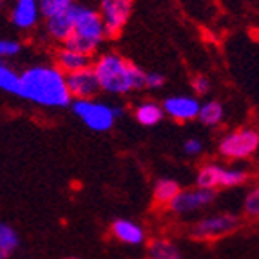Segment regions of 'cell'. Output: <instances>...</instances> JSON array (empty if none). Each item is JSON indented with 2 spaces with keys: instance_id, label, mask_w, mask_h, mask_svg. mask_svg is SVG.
<instances>
[{
  "instance_id": "5b68a950",
  "label": "cell",
  "mask_w": 259,
  "mask_h": 259,
  "mask_svg": "<svg viewBox=\"0 0 259 259\" xmlns=\"http://www.w3.org/2000/svg\"><path fill=\"white\" fill-rule=\"evenodd\" d=\"M259 147V134L252 127L225 134L220 142V154L227 160H246L252 158Z\"/></svg>"
},
{
  "instance_id": "ba28073f",
  "label": "cell",
  "mask_w": 259,
  "mask_h": 259,
  "mask_svg": "<svg viewBox=\"0 0 259 259\" xmlns=\"http://www.w3.org/2000/svg\"><path fill=\"white\" fill-rule=\"evenodd\" d=\"M214 198H216L214 190L196 187L192 190H180L167 207L170 208V212H174L178 216H185V214H190V212H198L201 208L208 207L214 201Z\"/></svg>"
},
{
  "instance_id": "ffe728a7",
  "label": "cell",
  "mask_w": 259,
  "mask_h": 259,
  "mask_svg": "<svg viewBox=\"0 0 259 259\" xmlns=\"http://www.w3.org/2000/svg\"><path fill=\"white\" fill-rule=\"evenodd\" d=\"M149 252H151V259H183L178 246L167 239H154Z\"/></svg>"
},
{
  "instance_id": "44dd1931",
  "label": "cell",
  "mask_w": 259,
  "mask_h": 259,
  "mask_svg": "<svg viewBox=\"0 0 259 259\" xmlns=\"http://www.w3.org/2000/svg\"><path fill=\"white\" fill-rule=\"evenodd\" d=\"M248 180V172L245 168L238 167H223L221 165V172H220V187H239Z\"/></svg>"
},
{
  "instance_id": "83f0119b",
  "label": "cell",
  "mask_w": 259,
  "mask_h": 259,
  "mask_svg": "<svg viewBox=\"0 0 259 259\" xmlns=\"http://www.w3.org/2000/svg\"><path fill=\"white\" fill-rule=\"evenodd\" d=\"M165 83V78L160 73H145V87L147 89H160Z\"/></svg>"
},
{
  "instance_id": "d4e9b609",
  "label": "cell",
  "mask_w": 259,
  "mask_h": 259,
  "mask_svg": "<svg viewBox=\"0 0 259 259\" xmlns=\"http://www.w3.org/2000/svg\"><path fill=\"white\" fill-rule=\"evenodd\" d=\"M243 208H245L246 216L257 218V214H259V190L257 189H252L250 192L245 196Z\"/></svg>"
},
{
  "instance_id": "277c9868",
  "label": "cell",
  "mask_w": 259,
  "mask_h": 259,
  "mask_svg": "<svg viewBox=\"0 0 259 259\" xmlns=\"http://www.w3.org/2000/svg\"><path fill=\"white\" fill-rule=\"evenodd\" d=\"M71 107H73L74 114H76L89 129L96 131V133L109 131L114 125V121H116V116H114V112H112V105L98 102L96 98L74 100L73 104H71Z\"/></svg>"
},
{
  "instance_id": "7402d4cb",
  "label": "cell",
  "mask_w": 259,
  "mask_h": 259,
  "mask_svg": "<svg viewBox=\"0 0 259 259\" xmlns=\"http://www.w3.org/2000/svg\"><path fill=\"white\" fill-rule=\"evenodd\" d=\"M40 9V17L51 18L55 15H60L74 4V0H36Z\"/></svg>"
},
{
  "instance_id": "5bb4252c",
  "label": "cell",
  "mask_w": 259,
  "mask_h": 259,
  "mask_svg": "<svg viewBox=\"0 0 259 259\" xmlns=\"http://www.w3.org/2000/svg\"><path fill=\"white\" fill-rule=\"evenodd\" d=\"M89 58H91V56H85V55H82V53L73 51V49L64 46L60 51L56 53V67L64 74H69L78 69H83L87 65H91L89 64Z\"/></svg>"
},
{
  "instance_id": "f1b7e54d",
  "label": "cell",
  "mask_w": 259,
  "mask_h": 259,
  "mask_svg": "<svg viewBox=\"0 0 259 259\" xmlns=\"http://www.w3.org/2000/svg\"><path fill=\"white\" fill-rule=\"evenodd\" d=\"M67 259H80V257H67Z\"/></svg>"
},
{
  "instance_id": "8992f818",
  "label": "cell",
  "mask_w": 259,
  "mask_h": 259,
  "mask_svg": "<svg viewBox=\"0 0 259 259\" xmlns=\"http://www.w3.org/2000/svg\"><path fill=\"white\" fill-rule=\"evenodd\" d=\"M238 227V218L234 214H225L223 212V214H212V216L196 221L190 234H192V238L199 239V241H212V239H220L236 232Z\"/></svg>"
},
{
  "instance_id": "30bf717a",
  "label": "cell",
  "mask_w": 259,
  "mask_h": 259,
  "mask_svg": "<svg viewBox=\"0 0 259 259\" xmlns=\"http://www.w3.org/2000/svg\"><path fill=\"white\" fill-rule=\"evenodd\" d=\"M199 102L196 96H187V95H178V96H168L163 102L161 109L163 114L170 116L176 121H190L198 118L199 111Z\"/></svg>"
},
{
  "instance_id": "2e32d148",
  "label": "cell",
  "mask_w": 259,
  "mask_h": 259,
  "mask_svg": "<svg viewBox=\"0 0 259 259\" xmlns=\"http://www.w3.org/2000/svg\"><path fill=\"white\" fill-rule=\"evenodd\" d=\"M20 245L18 232L8 223H0V259H9Z\"/></svg>"
},
{
  "instance_id": "4316f807",
  "label": "cell",
  "mask_w": 259,
  "mask_h": 259,
  "mask_svg": "<svg viewBox=\"0 0 259 259\" xmlns=\"http://www.w3.org/2000/svg\"><path fill=\"white\" fill-rule=\"evenodd\" d=\"M183 151H185L189 156H198L199 152L203 151V143H201V140H198V138H189L185 142V145H183Z\"/></svg>"
},
{
  "instance_id": "603a6c76",
  "label": "cell",
  "mask_w": 259,
  "mask_h": 259,
  "mask_svg": "<svg viewBox=\"0 0 259 259\" xmlns=\"http://www.w3.org/2000/svg\"><path fill=\"white\" fill-rule=\"evenodd\" d=\"M17 87H18V74L0 60V91L17 95Z\"/></svg>"
},
{
  "instance_id": "9c48e42d",
  "label": "cell",
  "mask_w": 259,
  "mask_h": 259,
  "mask_svg": "<svg viewBox=\"0 0 259 259\" xmlns=\"http://www.w3.org/2000/svg\"><path fill=\"white\" fill-rule=\"evenodd\" d=\"M65 83H67V91H69L71 98L74 100L96 98V95L100 93L98 78H96L91 65L65 74Z\"/></svg>"
},
{
  "instance_id": "484cf974",
  "label": "cell",
  "mask_w": 259,
  "mask_h": 259,
  "mask_svg": "<svg viewBox=\"0 0 259 259\" xmlns=\"http://www.w3.org/2000/svg\"><path fill=\"white\" fill-rule=\"evenodd\" d=\"M192 89H194L196 95H207L210 91V82H208V78L203 76V74H199L192 80Z\"/></svg>"
},
{
  "instance_id": "4fadbf2b",
  "label": "cell",
  "mask_w": 259,
  "mask_h": 259,
  "mask_svg": "<svg viewBox=\"0 0 259 259\" xmlns=\"http://www.w3.org/2000/svg\"><path fill=\"white\" fill-rule=\"evenodd\" d=\"M111 232L118 241L125 245H142L145 241V230L136 221L131 220H116L112 223Z\"/></svg>"
},
{
  "instance_id": "9a60e30c",
  "label": "cell",
  "mask_w": 259,
  "mask_h": 259,
  "mask_svg": "<svg viewBox=\"0 0 259 259\" xmlns=\"http://www.w3.org/2000/svg\"><path fill=\"white\" fill-rule=\"evenodd\" d=\"M134 118L142 125L152 127L161 121L163 109H161V105L154 104V102H142V104L136 105V109H134Z\"/></svg>"
},
{
  "instance_id": "e0dca14e",
  "label": "cell",
  "mask_w": 259,
  "mask_h": 259,
  "mask_svg": "<svg viewBox=\"0 0 259 259\" xmlns=\"http://www.w3.org/2000/svg\"><path fill=\"white\" fill-rule=\"evenodd\" d=\"M223 116H225V109L218 100H208V102L199 105L198 118L203 125L208 127L220 125L221 121H223Z\"/></svg>"
},
{
  "instance_id": "7c38bea8",
  "label": "cell",
  "mask_w": 259,
  "mask_h": 259,
  "mask_svg": "<svg viewBox=\"0 0 259 259\" xmlns=\"http://www.w3.org/2000/svg\"><path fill=\"white\" fill-rule=\"evenodd\" d=\"M40 18V9L36 0H17L11 11V22L18 29L26 31L36 26Z\"/></svg>"
},
{
  "instance_id": "6da1fadb",
  "label": "cell",
  "mask_w": 259,
  "mask_h": 259,
  "mask_svg": "<svg viewBox=\"0 0 259 259\" xmlns=\"http://www.w3.org/2000/svg\"><path fill=\"white\" fill-rule=\"evenodd\" d=\"M17 96L42 107H67L73 102L65 74L56 65H33L18 74Z\"/></svg>"
},
{
  "instance_id": "3957f363",
  "label": "cell",
  "mask_w": 259,
  "mask_h": 259,
  "mask_svg": "<svg viewBox=\"0 0 259 259\" xmlns=\"http://www.w3.org/2000/svg\"><path fill=\"white\" fill-rule=\"evenodd\" d=\"M105 38L107 35L98 9L74 2V29L73 35L64 42L65 48L91 56L104 44Z\"/></svg>"
},
{
  "instance_id": "cb8c5ba5",
  "label": "cell",
  "mask_w": 259,
  "mask_h": 259,
  "mask_svg": "<svg viewBox=\"0 0 259 259\" xmlns=\"http://www.w3.org/2000/svg\"><path fill=\"white\" fill-rule=\"evenodd\" d=\"M22 46L18 40L13 38H0V60L4 58H11V56H17L20 53Z\"/></svg>"
},
{
  "instance_id": "8fae6325",
  "label": "cell",
  "mask_w": 259,
  "mask_h": 259,
  "mask_svg": "<svg viewBox=\"0 0 259 259\" xmlns=\"http://www.w3.org/2000/svg\"><path fill=\"white\" fill-rule=\"evenodd\" d=\"M46 20H48L46 22L48 35L53 40H56V42H65V40L73 35V29H74V4L67 11H64V13L55 15V17L46 18Z\"/></svg>"
},
{
  "instance_id": "52a82bcc",
  "label": "cell",
  "mask_w": 259,
  "mask_h": 259,
  "mask_svg": "<svg viewBox=\"0 0 259 259\" xmlns=\"http://www.w3.org/2000/svg\"><path fill=\"white\" fill-rule=\"evenodd\" d=\"M131 11H133V0H100L98 13L104 22L105 35H120L129 20Z\"/></svg>"
},
{
  "instance_id": "ac0fdd59",
  "label": "cell",
  "mask_w": 259,
  "mask_h": 259,
  "mask_svg": "<svg viewBox=\"0 0 259 259\" xmlns=\"http://www.w3.org/2000/svg\"><path fill=\"white\" fill-rule=\"evenodd\" d=\"M220 172H221V165L218 163H207L199 168L198 176H196V185L199 189H208L214 190L220 187Z\"/></svg>"
},
{
  "instance_id": "f546056e",
  "label": "cell",
  "mask_w": 259,
  "mask_h": 259,
  "mask_svg": "<svg viewBox=\"0 0 259 259\" xmlns=\"http://www.w3.org/2000/svg\"><path fill=\"white\" fill-rule=\"evenodd\" d=\"M0 4H2V0H0Z\"/></svg>"
},
{
  "instance_id": "d6986e66",
  "label": "cell",
  "mask_w": 259,
  "mask_h": 259,
  "mask_svg": "<svg viewBox=\"0 0 259 259\" xmlns=\"http://www.w3.org/2000/svg\"><path fill=\"white\" fill-rule=\"evenodd\" d=\"M180 190H182V187L174 180H168V178L158 180L154 185V201L158 205H168Z\"/></svg>"
},
{
  "instance_id": "7a4b0ae2",
  "label": "cell",
  "mask_w": 259,
  "mask_h": 259,
  "mask_svg": "<svg viewBox=\"0 0 259 259\" xmlns=\"http://www.w3.org/2000/svg\"><path fill=\"white\" fill-rule=\"evenodd\" d=\"M91 67L98 78L100 91L109 95H127L145 87V71L118 53L98 56Z\"/></svg>"
}]
</instances>
